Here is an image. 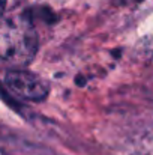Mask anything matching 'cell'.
<instances>
[{
  "label": "cell",
  "mask_w": 153,
  "mask_h": 155,
  "mask_svg": "<svg viewBox=\"0 0 153 155\" xmlns=\"http://www.w3.org/2000/svg\"><path fill=\"white\" fill-rule=\"evenodd\" d=\"M38 51V35L27 15L8 18L2 24L0 54L5 62L27 65Z\"/></svg>",
  "instance_id": "obj_1"
},
{
  "label": "cell",
  "mask_w": 153,
  "mask_h": 155,
  "mask_svg": "<svg viewBox=\"0 0 153 155\" xmlns=\"http://www.w3.org/2000/svg\"><path fill=\"white\" fill-rule=\"evenodd\" d=\"M5 89L24 101H42L50 92L48 84L41 77L24 69L8 71L5 75Z\"/></svg>",
  "instance_id": "obj_2"
}]
</instances>
